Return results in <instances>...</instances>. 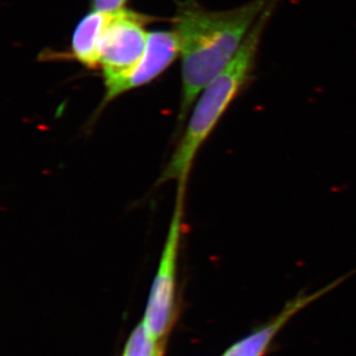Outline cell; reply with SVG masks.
<instances>
[{
  "mask_svg": "<svg viewBox=\"0 0 356 356\" xmlns=\"http://www.w3.org/2000/svg\"><path fill=\"white\" fill-rule=\"evenodd\" d=\"M273 0H250L227 10H209L196 0L178 2L173 18L181 57L178 123L186 120L198 96L233 60Z\"/></svg>",
  "mask_w": 356,
  "mask_h": 356,
  "instance_id": "cell-1",
  "label": "cell"
},
{
  "mask_svg": "<svg viewBox=\"0 0 356 356\" xmlns=\"http://www.w3.org/2000/svg\"><path fill=\"white\" fill-rule=\"evenodd\" d=\"M280 0H273L255 23L233 60L198 96L181 139L163 168L156 185L187 184L198 152L227 110L254 79L257 58L267 26Z\"/></svg>",
  "mask_w": 356,
  "mask_h": 356,
  "instance_id": "cell-2",
  "label": "cell"
},
{
  "mask_svg": "<svg viewBox=\"0 0 356 356\" xmlns=\"http://www.w3.org/2000/svg\"><path fill=\"white\" fill-rule=\"evenodd\" d=\"M186 185L177 184L175 208L161 250L158 270L154 275L144 320L152 336L165 343L175 323L177 302L178 257L184 231V206Z\"/></svg>",
  "mask_w": 356,
  "mask_h": 356,
  "instance_id": "cell-3",
  "label": "cell"
},
{
  "mask_svg": "<svg viewBox=\"0 0 356 356\" xmlns=\"http://www.w3.org/2000/svg\"><path fill=\"white\" fill-rule=\"evenodd\" d=\"M179 55V44L173 31L149 32L146 50L132 67L115 74H104V96L100 109L119 96L147 86L163 74Z\"/></svg>",
  "mask_w": 356,
  "mask_h": 356,
  "instance_id": "cell-4",
  "label": "cell"
},
{
  "mask_svg": "<svg viewBox=\"0 0 356 356\" xmlns=\"http://www.w3.org/2000/svg\"><path fill=\"white\" fill-rule=\"evenodd\" d=\"M152 17L130 9L111 13L100 44L102 74L123 72L135 65L146 50Z\"/></svg>",
  "mask_w": 356,
  "mask_h": 356,
  "instance_id": "cell-5",
  "label": "cell"
},
{
  "mask_svg": "<svg viewBox=\"0 0 356 356\" xmlns=\"http://www.w3.org/2000/svg\"><path fill=\"white\" fill-rule=\"evenodd\" d=\"M356 271L341 276L339 280H334L331 284L327 285L318 291L306 294L299 293L297 296L287 302L286 305L275 316L271 318L266 324L259 325L250 334H247L240 341H236L222 353V356H264L270 348L274 339L277 337L281 330L286 325L287 323L295 315L303 310L307 306L320 299L327 293L331 292L341 283H343L346 278L350 277Z\"/></svg>",
  "mask_w": 356,
  "mask_h": 356,
  "instance_id": "cell-6",
  "label": "cell"
},
{
  "mask_svg": "<svg viewBox=\"0 0 356 356\" xmlns=\"http://www.w3.org/2000/svg\"><path fill=\"white\" fill-rule=\"evenodd\" d=\"M111 13L92 10L79 21L72 38V57L89 70L100 67V44Z\"/></svg>",
  "mask_w": 356,
  "mask_h": 356,
  "instance_id": "cell-7",
  "label": "cell"
},
{
  "mask_svg": "<svg viewBox=\"0 0 356 356\" xmlns=\"http://www.w3.org/2000/svg\"><path fill=\"white\" fill-rule=\"evenodd\" d=\"M165 343L159 341L140 322L129 337L123 356H163Z\"/></svg>",
  "mask_w": 356,
  "mask_h": 356,
  "instance_id": "cell-8",
  "label": "cell"
},
{
  "mask_svg": "<svg viewBox=\"0 0 356 356\" xmlns=\"http://www.w3.org/2000/svg\"><path fill=\"white\" fill-rule=\"evenodd\" d=\"M128 0H91L92 10L100 13H116L125 8Z\"/></svg>",
  "mask_w": 356,
  "mask_h": 356,
  "instance_id": "cell-9",
  "label": "cell"
}]
</instances>
